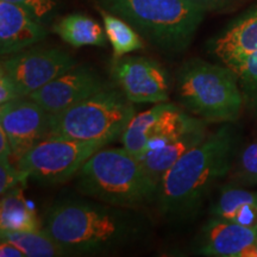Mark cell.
<instances>
[{
  "instance_id": "ac0fdd59",
  "label": "cell",
  "mask_w": 257,
  "mask_h": 257,
  "mask_svg": "<svg viewBox=\"0 0 257 257\" xmlns=\"http://www.w3.org/2000/svg\"><path fill=\"white\" fill-rule=\"evenodd\" d=\"M168 102H160L150 110L140 112L131 118L120 136L123 148L136 157L147 152V144L156 120L166 110Z\"/></svg>"
},
{
  "instance_id": "cb8c5ba5",
  "label": "cell",
  "mask_w": 257,
  "mask_h": 257,
  "mask_svg": "<svg viewBox=\"0 0 257 257\" xmlns=\"http://www.w3.org/2000/svg\"><path fill=\"white\" fill-rule=\"evenodd\" d=\"M239 176L248 184H257V142L246 147L240 155Z\"/></svg>"
},
{
  "instance_id": "9a60e30c",
  "label": "cell",
  "mask_w": 257,
  "mask_h": 257,
  "mask_svg": "<svg viewBox=\"0 0 257 257\" xmlns=\"http://www.w3.org/2000/svg\"><path fill=\"white\" fill-rule=\"evenodd\" d=\"M211 54L230 67L257 51V9L237 19L210 43Z\"/></svg>"
},
{
  "instance_id": "d4e9b609",
  "label": "cell",
  "mask_w": 257,
  "mask_h": 257,
  "mask_svg": "<svg viewBox=\"0 0 257 257\" xmlns=\"http://www.w3.org/2000/svg\"><path fill=\"white\" fill-rule=\"evenodd\" d=\"M25 180L14 161L0 160V194H5L16 186L22 185Z\"/></svg>"
},
{
  "instance_id": "603a6c76",
  "label": "cell",
  "mask_w": 257,
  "mask_h": 257,
  "mask_svg": "<svg viewBox=\"0 0 257 257\" xmlns=\"http://www.w3.org/2000/svg\"><path fill=\"white\" fill-rule=\"evenodd\" d=\"M22 8L36 21L46 24L57 8L56 0H4Z\"/></svg>"
},
{
  "instance_id": "ffe728a7",
  "label": "cell",
  "mask_w": 257,
  "mask_h": 257,
  "mask_svg": "<svg viewBox=\"0 0 257 257\" xmlns=\"http://www.w3.org/2000/svg\"><path fill=\"white\" fill-rule=\"evenodd\" d=\"M3 240L16 244L29 257H56L67 256L62 246L56 242L46 230L12 231L0 230Z\"/></svg>"
},
{
  "instance_id": "e0dca14e",
  "label": "cell",
  "mask_w": 257,
  "mask_h": 257,
  "mask_svg": "<svg viewBox=\"0 0 257 257\" xmlns=\"http://www.w3.org/2000/svg\"><path fill=\"white\" fill-rule=\"evenodd\" d=\"M40 229L41 225L35 208L24 198L21 185L2 195L0 230L35 231Z\"/></svg>"
},
{
  "instance_id": "4dcf8cb0",
  "label": "cell",
  "mask_w": 257,
  "mask_h": 257,
  "mask_svg": "<svg viewBox=\"0 0 257 257\" xmlns=\"http://www.w3.org/2000/svg\"><path fill=\"white\" fill-rule=\"evenodd\" d=\"M239 257H257V240L240 253Z\"/></svg>"
},
{
  "instance_id": "6da1fadb",
  "label": "cell",
  "mask_w": 257,
  "mask_h": 257,
  "mask_svg": "<svg viewBox=\"0 0 257 257\" xmlns=\"http://www.w3.org/2000/svg\"><path fill=\"white\" fill-rule=\"evenodd\" d=\"M134 212L96 200L67 199L50 208L44 230L68 255L112 251L142 233V221Z\"/></svg>"
},
{
  "instance_id": "30bf717a",
  "label": "cell",
  "mask_w": 257,
  "mask_h": 257,
  "mask_svg": "<svg viewBox=\"0 0 257 257\" xmlns=\"http://www.w3.org/2000/svg\"><path fill=\"white\" fill-rule=\"evenodd\" d=\"M112 83L105 81L100 74L91 67L76 64L28 98L36 101L49 114H57L86 100Z\"/></svg>"
},
{
  "instance_id": "4fadbf2b",
  "label": "cell",
  "mask_w": 257,
  "mask_h": 257,
  "mask_svg": "<svg viewBox=\"0 0 257 257\" xmlns=\"http://www.w3.org/2000/svg\"><path fill=\"white\" fill-rule=\"evenodd\" d=\"M206 121L195 119L193 123L180 133L175 138L157 149L149 150L138 157L144 169L159 186L163 175L175 165L178 161L200 144L208 136Z\"/></svg>"
},
{
  "instance_id": "484cf974",
  "label": "cell",
  "mask_w": 257,
  "mask_h": 257,
  "mask_svg": "<svg viewBox=\"0 0 257 257\" xmlns=\"http://www.w3.org/2000/svg\"><path fill=\"white\" fill-rule=\"evenodd\" d=\"M231 221L257 230V202H250L240 206Z\"/></svg>"
},
{
  "instance_id": "52a82bcc",
  "label": "cell",
  "mask_w": 257,
  "mask_h": 257,
  "mask_svg": "<svg viewBox=\"0 0 257 257\" xmlns=\"http://www.w3.org/2000/svg\"><path fill=\"white\" fill-rule=\"evenodd\" d=\"M106 147L99 141H75L48 137L16 162L25 179L42 185H59L75 178L79 169L95 152Z\"/></svg>"
},
{
  "instance_id": "d6986e66",
  "label": "cell",
  "mask_w": 257,
  "mask_h": 257,
  "mask_svg": "<svg viewBox=\"0 0 257 257\" xmlns=\"http://www.w3.org/2000/svg\"><path fill=\"white\" fill-rule=\"evenodd\" d=\"M96 9L102 18L106 36L110 41L114 59H119L134 51L143 49V37L127 22L99 6H96Z\"/></svg>"
},
{
  "instance_id": "5b68a950",
  "label": "cell",
  "mask_w": 257,
  "mask_h": 257,
  "mask_svg": "<svg viewBox=\"0 0 257 257\" xmlns=\"http://www.w3.org/2000/svg\"><path fill=\"white\" fill-rule=\"evenodd\" d=\"M176 95L186 111L205 121L237 120L244 105L233 70L201 59H191L180 67Z\"/></svg>"
},
{
  "instance_id": "5bb4252c",
  "label": "cell",
  "mask_w": 257,
  "mask_h": 257,
  "mask_svg": "<svg viewBox=\"0 0 257 257\" xmlns=\"http://www.w3.org/2000/svg\"><path fill=\"white\" fill-rule=\"evenodd\" d=\"M257 240V230L213 218L204 227L199 252L205 256L239 257Z\"/></svg>"
},
{
  "instance_id": "7402d4cb",
  "label": "cell",
  "mask_w": 257,
  "mask_h": 257,
  "mask_svg": "<svg viewBox=\"0 0 257 257\" xmlns=\"http://www.w3.org/2000/svg\"><path fill=\"white\" fill-rule=\"evenodd\" d=\"M257 202V193L246 189L226 187L220 192L216 204L212 208L214 218L224 220H232L237 210L243 205Z\"/></svg>"
},
{
  "instance_id": "7a4b0ae2",
  "label": "cell",
  "mask_w": 257,
  "mask_h": 257,
  "mask_svg": "<svg viewBox=\"0 0 257 257\" xmlns=\"http://www.w3.org/2000/svg\"><path fill=\"white\" fill-rule=\"evenodd\" d=\"M234 138L229 126L208 135L163 175L156 204L166 217L186 218L197 212L231 165Z\"/></svg>"
},
{
  "instance_id": "2e32d148",
  "label": "cell",
  "mask_w": 257,
  "mask_h": 257,
  "mask_svg": "<svg viewBox=\"0 0 257 257\" xmlns=\"http://www.w3.org/2000/svg\"><path fill=\"white\" fill-rule=\"evenodd\" d=\"M53 32L74 48L105 47L107 42L105 29L85 14L64 16L53 25Z\"/></svg>"
},
{
  "instance_id": "f546056e",
  "label": "cell",
  "mask_w": 257,
  "mask_h": 257,
  "mask_svg": "<svg viewBox=\"0 0 257 257\" xmlns=\"http://www.w3.org/2000/svg\"><path fill=\"white\" fill-rule=\"evenodd\" d=\"M186 2L191 3V4L199 6V8L204 9L205 11H210V10H217L223 8L230 3L231 0H186Z\"/></svg>"
},
{
  "instance_id": "9c48e42d",
  "label": "cell",
  "mask_w": 257,
  "mask_h": 257,
  "mask_svg": "<svg viewBox=\"0 0 257 257\" xmlns=\"http://www.w3.org/2000/svg\"><path fill=\"white\" fill-rule=\"evenodd\" d=\"M111 78L131 102L160 104L169 100L168 73L149 57L125 55L114 59Z\"/></svg>"
},
{
  "instance_id": "3957f363",
  "label": "cell",
  "mask_w": 257,
  "mask_h": 257,
  "mask_svg": "<svg viewBox=\"0 0 257 257\" xmlns=\"http://www.w3.org/2000/svg\"><path fill=\"white\" fill-rule=\"evenodd\" d=\"M78 191L93 200L138 210L156 202L159 186L125 148H101L75 175Z\"/></svg>"
},
{
  "instance_id": "44dd1931",
  "label": "cell",
  "mask_w": 257,
  "mask_h": 257,
  "mask_svg": "<svg viewBox=\"0 0 257 257\" xmlns=\"http://www.w3.org/2000/svg\"><path fill=\"white\" fill-rule=\"evenodd\" d=\"M229 68L236 74L244 104L257 112V51Z\"/></svg>"
},
{
  "instance_id": "83f0119b",
  "label": "cell",
  "mask_w": 257,
  "mask_h": 257,
  "mask_svg": "<svg viewBox=\"0 0 257 257\" xmlns=\"http://www.w3.org/2000/svg\"><path fill=\"white\" fill-rule=\"evenodd\" d=\"M0 256L2 257H23L25 253L21 248L9 240H3L0 244Z\"/></svg>"
},
{
  "instance_id": "ba28073f",
  "label": "cell",
  "mask_w": 257,
  "mask_h": 257,
  "mask_svg": "<svg viewBox=\"0 0 257 257\" xmlns=\"http://www.w3.org/2000/svg\"><path fill=\"white\" fill-rule=\"evenodd\" d=\"M76 64L59 48L31 47L3 59L0 72L12 80L22 98H27Z\"/></svg>"
},
{
  "instance_id": "8992f818",
  "label": "cell",
  "mask_w": 257,
  "mask_h": 257,
  "mask_svg": "<svg viewBox=\"0 0 257 257\" xmlns=\"http://www.w3.org/2000/svg\"><path fill=\"white\" fill-rule=\"evenodd\" d=\"M134 102L114 83L68 110L50 114L48 137L113 142L135 115Z\"/></svg>"
},
{
  "instance_id": "7c38bea8",
  "label": "cell",
  "mask_w": 257,
  "mask_h": 257,
  "mask_svg": "<svg viewBox=\"0 0 257 257\" xmlns=\"http://www.w3.org/2000/svg\"><path fill=\"white\" fill-rule=\"evenodd\" d=\"M47 35L44 24L25 10L0 0V54L3 57L34 47Z\"/></svg>"
},
{
  "instance_id": "f1b7e54d",
  "label": "cell",
  "mask_w": 257,
  "mask_h": 257,
  "mask_svg": "<svg viewBox=\"0 0 257 257\" xmlns=\"http://www.w3.org/2000/svg\"><path fill=\"white\" fill-rule=\"evenodd\" d=\"M0 160H12L11 143H10L8 135L2 126H0Z\"/></svg>"
},
{
  "instance_id": "4316f807",
  "label": "cell",
  "mask_w": 257,
  "mask_h": 257,
  "mask_svg": "<svg viewBox=\"0 0 257 257\" xmlns=\"http://www.w3.org/2000/svg\"><path fill=\"white\" fill-rule=\"evenodd\" d=\"M22 98L12 80L0 72V105Z\"/></svg>"
},
{
  "instance_id": "277c9868",
  "label": "cell",
  "mask_w": 257,
  "mask_h": 257,
  "mask_svg": "<svg viewBox=\"0 0 257 257\" xmlns=\"http://www.w3.org/2000/svg\"><path fill=\"white\" fill-rule=\"evenodd\" d=\"M165 54L185 51L197 34L204 9L186 0H94Z\"/></svg>"
},
{
  "instance_id": "8fae6325",
  "label": "cell",
  "mask_w": 257,
  "mask_h": 257,
  "mask_svg": "<svg viewBox=\"0 0 257 257\" xmlns=\"http://www.w3.org/2000/svg\"><path fill=\"white\" fill-rule=\"evenodd\" d=\"M49 120L50 114L28 96L0 105V126L11 143L15 163L47 138Z\"/></svg>"
}]
</instances>
